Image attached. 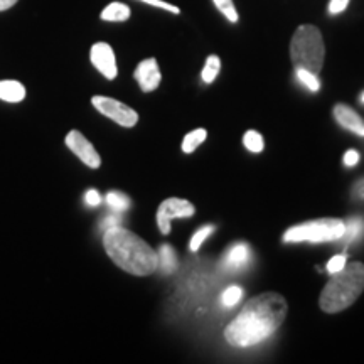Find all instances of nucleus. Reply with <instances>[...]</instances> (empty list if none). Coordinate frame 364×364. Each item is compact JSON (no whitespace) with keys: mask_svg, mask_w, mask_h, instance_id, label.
<instances>
[{"mask_svg":"<svg viewBox=\"0 0 364 364\" xmlns=\"http://www.w3.org/2000/svg\"><path fill=\"white\" fill-rule=\"evenodd\" d=\"M289 306L284 295L265 292L250 299L225 329V339L235 348H252L267 341L284 324Z\"/></svg>","mask_w":364,"mask_h":364,"instance_id":"f257e3e1","label":"nucleus"},{"mask_svg":"<svg viewBox=\"0 0 364 364\" xmlns=\"http://www.w3.org/2000/svg\"><path fill=\"white\" fill-rule=\"evenodd\" d=\"M103 247L118 268L135 277H147L157 270V252L122 226L105 231Z\"/></svg>","mask_w":364,"mask_h":364,"instance_id":"f03ea898","label":"nucleus"},{"mask_svg":"<svg viewBox=\"0 0 364 364\" xmlns=\"http://www.w3.org/2000/svg\"><path fill=\"white\" fill-rule=\"evenodd\" d=\"M364 290V263H346L343 270L331 275L322 290L318 306L327 314H338L351 307Z\"/></svg>","mask_w":364,"mask_h":364,"instance_id":"7ed1b4c3","label":"nucleus"},{"mask_svg":"<svg viewBox=\"0 0 364 364\" xmlns=\"http://www.w3.org/2000/svg\"><path fill=\"white\" fill-rule=\"evenodd\" d=\"M290 58H292L295 70L302 68L316 75L321 73L324 66L326 46L321 31L316 26L306 24L295 31L290 41Z\"/></svg>","mask_w":364,"mask_h":364,"instance_id":"20e7f679","label":"nucleus"},{"mask_svg":"<svg viewBox=\"0 0 364 364\" xmlns=\"http://www.w3.org/2000/svg\"><path fill=\"white\" fill-rule=\"evenodd\" d=\"M346 223L338 218H322L292 226L284 233L285 243H329L339 241L344 235Z\"/></svg>","mask_w":364,"mask_h":364,"instance_id":"39448f33","label":"nucleus"},{"mask_svg":"<svg viewBox=\"0 0 364 364\" xmlns=\"http://www.w3.org/2000/svg\"><path fill=\"white\" fill-rule=\"evenodd\" d=\"M93 107L102 113V115L112 118L113 122H117L118 125L125 127V129H132L139 122V113L134 108H130L129 105L118 102V100L108 98V97H93L91 100Z\"/></svg>","mask_w":364,"mask_h":364,"instance_id":"423d86ee","label":"nucleus"},{"mask_svg":"<svg viewBox=\"0 0 364 364\" xmlns=\"http://www.w3.org/2000/svg\"><path fill=\"white\" fill-rule=\"evenodd\" d=\"M196 208L188 199L169 198L166 199L157 209V226L162 235L171 233V221L174 218H191L194 216Z\"/></svg>","mask_w":364,"mask_h":364,"instance_id":"0eeeda50","label":"nucleus"},{"mask_svg":"<svg viewBox=\"0 0 364 364\" xmlns=\"http://www.w3.org/2000/svg\"><path fill=\"white\" fill-rule=\"evenodd\" d=\"M66 145L68 149L85 164V166L90 167V169H98V167L102 166V159H100L98 152L81 132L71 130L70 134L66 135Z\"/></svg>","mask_w":364,"mask_h":364,"instance_id":"6e6552de","label":"nucleus"},{"mask_svg":"<svg viewBox=\"0 0 364 364\" xmlns=\"http://www.w3.org/2000/svg\"><path fill=\"white\" fill-rule=\"evenodd\" d=\"M91 63L97 70L102 73L107 80H115L118 75L117 70V59H115V53H113L112 46L107 43H97L93 44L90 53Z\"/></svg>","mask_w":364,"mask_h":364,"instance_id":"1a4fd4ad","label":"nucleus"},{"mask_svg":"<svg viewBox=\"0 0 364 364\" xmlns=\"http://www.w3.org/2000/svg\"><path fill=\"white\" fill-rule=\"evenodd\" d=\"M135 80L139 81L140 88H142L144 93H150V91L157 90L159 85H161L162 75L161 70H159L157 61L154 58L144 59L135 70Z\"/></svg>","mask_w":364,"mask_h":364,"instance_id":"9d476101","label":"nucleus"},{"mask_svg":"<svg viewBox=\"0 0 364 364\" xmlns=\"http://www.w3.org/2000/svg\"><path fill=\"white\" fill-rule=\"evenodd\" d=\"M250 257H252V250L248 243H235L233 247L228 248V252L221 258V268L226 272H240L248 265Z\"/></svg>","mask_w":364,"mask_h":364,"instance_id":"9b49d317","label":"nucleus"},{"mask_svg":"<svg viewBox=\"0 0 364 364\" xmlns=\"http://www.w3.org/2000/svg\"><path fill=\"white\" fill-rule=\"evenodd\" d=\"M332 113H334L336 122H338L343 129L353 132V134H356L359 136H364V120L351 107H348V105L344 103H338Z\"/></svg>","mask_w":364,"mask_h":364,"instance_id":"f8f14e48","label":"nucleus"},{"mask_svg":"<svg viewBox=\"0 0 364 364\" xmlns=\"http://www.w3.org/2000/svg\"><path fill=\"white\" fill-rule=\"evenodd\" d=\"M26 98V88L19 81H0V100L7 103H19Z\"/></svg>","mask_w":364,"mask_h":364,"instance_id":"ddd939ff","label":"nucleus"},{"mask_svg":"<svg viewBox=\"0 0 364 364\" xmlns=\"http://www.w3.org/2000/svg\"><path fill=\"white\" fill-rule=\"evenodd\" d=\"M157 268L161 270L164 275H171V273L176 272L177 268V255L176 250L171 247V245H162L157 252Z\"/></svg>","mask_w":364,"mask_h":364,"instance_id":"4468645a","label":"nucleus"},{"mask_svg":"<svg viewBox=\"0 0 364 364\" xmlns=\"http://www.w3.org/2000/svg\"><path fill=\"white\" fill-rule=\"evenodd\" d=\"M130 17V9L129 6L122 2H112L110 6H107L102 12V19L107 22H124Z\"/></svg>","mask_w":364,"mask_h":364,"instance_id":"2eb2a0df","label":"nucleus"},{"mask_svg":"<svg viewBox=\"0 0 364 364\" xmlns=\"http://www.w3.org/2000/svg\"><path fill=\"white\" fill-rule=\"evenodd\" d=\"M364 236V220L363 218H353L351 221H348V225L344 228V235L343 240L346 245L356 243Z\"/></svg>","mask_w":364,"mask_h":364,"instance_id":"dca6fc26","label":"nucleus"},{"mask_svg":"<svg viewBox=\"0 0 364 364\" xmlns=\"http://www.w3.org/2000/svg\"><path fill=\"white\" fill-rule=\"evenodd\" d=\"M206 139H208L206 129H196L193 132H189V134L184 136V140H182V152L193 154L199 145L206 142Z\"/></svg>","mask_w":364,"mask_h":364,"instance_id":"f3484780","label":"nucleus"},{"mask_svg":"<svg viewBox=\"0 0 364 364\" xmlns=\"http://www.w3.org/2000/svg\"><path fill=\"white\" fill-rule=\"evenodd\" d=\"M221 71V59L216 56V54H211L206 59V65L203 68V73H201V78L206 85L213 83L218 78V75H220Z\"/></svg>","mask_w":364,"mask_h":364,"instance_id":"a211bd4d","label":"nucleus"},{"mask_svg":"<svg viewBox=\"0 0 364 364\" xmlns=\"http://www.w3.org/2000/svg\"><path fill=\"white\" fill-rule=\"evenodd\" d=\"M243 144L252 154H260L263 149H265V140H263V135L257 130H248L247 134L243 135Z\"/></svg>","mask_w":364,"mask_h":364,"instance_id":"6ab92c4d","label":"nucleus"},{"mask_svg":"<svg viewBox=\"0 0 364 364\" xmlns=\"http://www.w3.org/2000/svg\"><path fill=\"white\" fill-rule=\"evenodd\" d=\"M107 203L115 213H124L130 208L129 196L124 193H118V191H112V193L107 194Z\"/></svg>","mask_w":364,"mask_h":364,"instance_id":"aec40b11","label":"nucleus"},{"mask_svg":"<svg viewBox=\"0 0 364 364\" xmlns=\"http://www.w3.org/2000/svg\"><path fill=\"white\" fill-rule=\"evenodd\" d=\"M241 299H243V290H241V287L231 285L221 294V306L225 309H233L236 304H240Z\"/></svg>","mask_w":364,"mask_h":364,"instance_id":"412c9836","label":"nucleus"},{"mask_svg":"<svg viewBox=\"0 0 364 364\" xmlns=\"http://www.w3.org/2000/svg\"><path fill=\"white\" fill-rule=\"evenodd\" d=\"M295 71H297V80L306 86L309 91H314V93H316V91L321 90V81H318L316 73L302 70V68H297Z\"/></svg>","mask_w":364,"mask_h":364,"instance_id":"4be33fe9","label":"nucleus"},{"mask_svg":"<svg viewBox=\"0 0 364 364\" xmlns=\"http://www.w3.org/2000/svg\"><path fill=\"white\" fill-rule=\"evenodd\" d=\"M215 230L216 228L213 226V225H208V226H203V228H199L198 231H196V233L193 235V238H191V243H189V248H191V252H198L199 248H201V245L204 243V241H206L209 236H211L213 233H215Z\"/></svg>","mask_w":364,"mask_h":364,"instance_id":"5701e85b","label":"nucleus"},{"mask_svg":"<svg viewBox=\"0 0 364 364\" xmlns=\"http://www.w3.org/2000/svg\"><path fill=\"white\" fill-rule=\"evenodd\" d=\"M218 11L226 17L230 22H238V12H236L233 0H213Z\"/></svg>","mask_w":364,"mask_h":364,"instance_id":"b1692460","label":"nucleus"},{"mask_svg":"<svg viewBox=\"0 0 364 364\" xmlns=\"http://www.w3.org/2000/svg\"><path fill=\"white\" fill-rule=\"evenodd\" d=\"M346 263H348V257L346 255H336V257H332L329 262H327L326 265V270L331 273V275H334V273H338L343 270L346 267Z\"/></svg>","mask_w":364,"mask_h":364,"instance_id":"393cba45","label":"nucleus"},{"mask_svg":"<svg viewBox=\"0 0 364 364\" xmlns=\"http://www.w3.org/2000/svg\"><path fill=\"white\" fill-rule=\"evenodd\" d=\"M140 2L149 4V6H152V7L164 9V11H169V12H172V14H179V12H181L179 7L172 6V4H169V2H164V0H140Z\"/></svg>","mask_w":364,"mask_h":364,"instance_id":"a878e982","label":"nucleus"},{"mask_svg":"<svg viewBox=\"0 0 364 364\" xmlns=\"http://www.w3.org/2000/svg\"><path fill=\"white\" fill-rule=\"evenodd\" d=\"M359 159H361V156H359L358 150H348V152L344 154L343 162L346 167H354L359 162Z\"/></svg>","mask_w":364,"mask_h":364,"instance_id":"bb28decb","label":"nucleus"},{"mask_svg":"<svg viewBox=\"0 0 364 364\" xmlns=\"http://www.w3.org/2000/svg\"><path fill=\"white\" fill-rule=\"evenodd\" d=\"M349 0H331L329 2V12L332 16H336V14H341L346 11V7H348Z\"/></svg>","mask_w":364,"mask_h":364,"instance_id":"cd10ccee","label":"nucleus"},{"mask_svg":"<svg viewBox=\"0 0 364 364\" xmlns=\"http://www.w3.org/2000/svg\"><path fill=\"white\" fill-rule=\"evenodd\" d=\"M85 201L88 206H98V204L102 203V196H100L97 189H90L88 193L85 194Z\"/></svg>","mask_w":364,"mask_h":364,"instance_id":"c85d7f7f","label":"nucleus"},{"mask_svg":"<svg viewBox=\"0 0 364 364\" xmlns=\"http://www.w3.org/2000/svg\"><path fill=\"white\" fill-rule=\"evenodd\" d=\"M115 226H120V218H118V216L112 215V216L105 218V220H103V230L105 231L110 230V228H115Z\"/></svg>","mask_w":364,"mask_h":364,"instance_id":"c756f323","label":"nucleus"},{"mask_svg":"<svg viewBox=\"0 0 364 364\" xmlns=\"http://www.w3.org/2000/svg\"><path fill=\"white\" fill-rule=\"evenodd\" d=\"M353 194L356 196L358 199H364V179H361L358 182L356 186H354V189H353Z\"/></svg>","mask_w":364,"mask_h":364,"instance_id":"7c9ffc66","label":"nucleus"},{"mask_svg":"<svg viewBox=\"0 0 364 364\" xmlns=\"http://www.w3.org/2000/svg\"><path fill=\"white\" fill-rule=\"evenodd\" d=\"M17 4V0H0V12L7 11V9L14 7Z\"/></svg>","mask_w":364,"mask_h":364,"instance_id":"2f4dec72","label":"nucleus"},{"mask_svg":"<svg viewBox=\"0 0 364 364\" xmlns=\"http://www.w3.org/2000/svg\"><path fill=\"white\" fill-rule=\"evenodd\" d=\"M361 103H364V93L361 95Z\"/></svg>","mask_w":364,"mask_h":364,"instance_id":"473e14b6","label":"nucleus"}]
</instances>
